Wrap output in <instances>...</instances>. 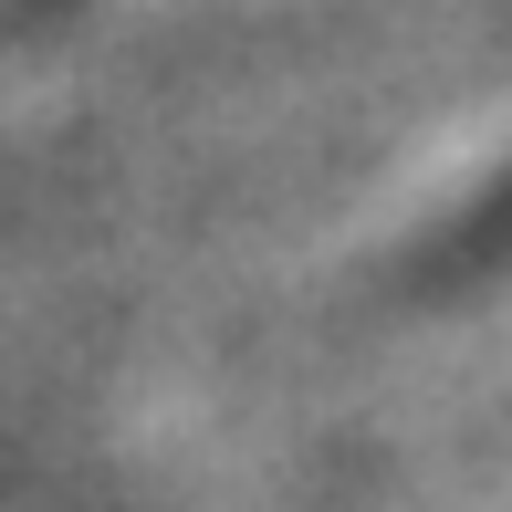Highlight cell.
Here are the masks:
<instances>
[{"label": "cell", "mask_w": 512, "mask_h": 512, "mask_svg": "<svg viewBox=\"0 0 512 512\" xmlns=\"http://www.w3.org/2000/svg\"><path fill=\"white\" fill-rule=\"evenodd\" d=\"M502 262H512V178H492L450 230L418 241V283H481V272H502Z\"/></svg>", "instance_id": "1"}]
</instances>
